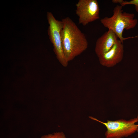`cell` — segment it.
<instances>
[{"label": "cell", "instance_id": "6da1fadb", "mask_svg": "<svg viewBox=\"0 0 138 138\" xmlns=\"http://www.w3.org/2000/svg\"><path fill=\"white\" fill-rule=\"evenodd\" d=\"M63 27L61 32L63 52L68 62L86 50L88 42L84 34L69 17L62 20Z\"/></svg>", "mask_w": 138, "mask_h": 138}, {"label": "cell", "instance_id": "7a4b0ae2", "mask_svg": "<svg viewBox=\"0 0 138 138\" xmlns=\"http://www.w3.org/2000/svg\"><path fill=\"white\" fill-rule=\"evenodd\" d=\"M122 7L117 5L113 10V15L110 17H105L100 20L104 27L113 31L121 42L123 43L127 38L123 36L124 30H128L134 28L137 23L133 13L123 12Z\"/></svg>", "mask_w": 138, "mask_h": 138}, {"label": "cell", "instance_id": "3957f363", "mask_svg": "<svg viewBox=\"0 0 138 138\" xmlns=\"http://www.w3.org/2000/svg\"><path fill=\"white\" fill-rule=\"evenodd\" d=\"M90 119L102 123L107 129L105 135L106 138H121L127 137L135 133L138 128L135 123L138 122V116L128 120L120 119L113 121L107 120V122H102L91 116Z\"/></svg>", "mask_w": 138, "mask_h": 138}, {"label": "cell", "instance_id": "277c9868", "mask_svg": "<svg viewBox=\"0 0 138 138\" xmlns=\"http://www.w3.org/2000/svg\"><path fill=\"white\" fill-rule=\"evenodd\" d=\"M47 16L49 25L48 33L50 40L53 45L54 51L60 63L64 67H66L68 62L63 52L61 34L63 22L62 20H56L50 12H47Z\"/></svg>", "mask_w": 138, "mask_h": 138}, {"label": "cell", "instance_id": "5b68a950", "mask_svg": "<svg viewBox=\"0 0 138 138\" xmlns=\"http://www.w3.org/2000/svg\"><path fill=\"white\" fill-rule=\"evenodd\" d=\"M76 6L79 24L85 26L99 18V8L97 0H79Z\"/></svg>", "mask_w": 138, "mask_h": 138}, {"label": "cell", "instance_id": "8992f818", "mask_svg": "<svg viewBox=\"0 0 138 138\" xmlns=\"http://www.w3.org/2000/svg\"><path fill=\"white\" fill-rule=\"evenodd\" d=\"M123 53V43L118 39L110 50L98 57L101 65L110 67L114 66L122 61Z\"/></svg>", "mask_w": 138, "mask_h": 138}, {"label": "cell", "instance_id": "52a82bcc", "mask_svg": "<svg viewBox=\"0 0 138 138\" xmlns=\"http://www.w3.org/2000/svg\"><path fill=\"white\" fill-rule=\"evenodd\" d=\"M118 40L115 33L110 29L98 38L95 48V52L98 57L110 50Z\"/></svg>", "mask_w": 138, "mask_h": 138}, {"label": "cell", "instance_id": "ba28073f", "mask_svg": "<svg viewBox=\"0 0 138 138\" xmlns=\"http://www.w3.org/2000/svg\"><path fill=\"white\" fill-rule=\"evenodd\" d=\"M41 138H66L65 135L62 132H56L42 136Z\"/></svg>", "mask_w": 138, "mask_h": 138}, {"label": "cell", "instance_id": "9c48e42d", "mask_svg": "<svg viewBox=\"0 0 138 138\" xmlns=\"http://www.w3.org/2000/svg\"><path fill=\"white\" fill-rule=\"evenodd\" d=\"M128 5H134L136 12H138V0H132L130 1H123L120 5L123 7Z\"/></svg>", "mask_w": 138, "mask_h": 138}, {"label": "cell", "instance_id": "30bf717a", "mask_svg": "<svg viewBox=\"0 0 138 138\" xmlns=\"http://www.w3.org/2000/svg\"><path fill=\"white\" fill-rule=\"evenodd\" d=\"M123 0H112V2L114 4H119L121 5L123 2Z\"/></svg>", "mask_w": 138, "mask_h": 138}, {"label": "cell", "instance_id": "8fae6325", "mask_svg": "<svg viewBox=\"0 0 138 138\" xmlns=\"http://www.w3.org/2000/svg\"><path fill=\"white\" fill-rule=\"evenodd\" d=\"M137 125H138V124H137ZM137 131L138 132V128Z\"/></svg>", "mask_w": 138, "mask_h": 138}, {"label": "cell", "instance_id": "7c38bea8", "mask_svg": "<svg viewBox=\"0 0 138 138\" xmlns=\"http://www.w3.org/2000/svg\"><path fill=\"white\" fill-rule=\"evenodd\" d=\"M136 37L138 38V35Z\"/></svg>", "mask_w": 138, "mask_h": 138}]
</instances>
